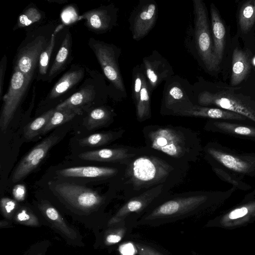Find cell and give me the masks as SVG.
I'll use <instances>...</instances> for the list:
<instances>
[{
    "label": "cell",
    "mask_w": 255,
    "mask_h": 255,
    "mask_svg": "<svg viewBox=\"0 0 255 255\" xmlns=\"http://www.w3.org/2000/svg\"><path fill=\"white\" fill-rule=\"evenodd\" d=\"M127 165L114 166H80L63 169L58 174L67 177L94 178L117 182L123 175Z\"/></svg>",
    "instance_id": "44dd1931"
},
{
    "label": "cell",
    "mask_w": 255,
    "mask_h": 255,
    "mask_svg": "<svg viewBox=\"0 0 255 255\" xmlns=\"http://www.w3.org/2000/svg\"><path fill=\"white\" fill-rule=\"evenodd\" d=\"M55 109H51L29 123L24 128V136L31 139L41 133L52 116Z\"/></svg>",
    "instance_id": "d6a6232c"
},
{
    "label": "cell",
    "mask_w": 255,
    "mask_h": 255,
    "mask_svg": "<svg viewBox=\"0 0 255 255\" xmlns=\"http://www.w3.org/2000/svg\"><path fill=\"white\" fill-rule=\"evenodd\" d=\"M255 218V198H244L242 203L225 213L220 218L221 224L226 227L244 224Z\"/></svg>",
    "instance_id": "cb8c5ba5"
},
{
    "label": "cell",
    "mask_w": 255,
    "mask_h": 255,
    "mask_svg": "<svg viewBox=\"0 0 255 255\" xmlns=\"http://www.w3.org/2000/svg\"><path fill=\"white\" fill-rule=\"evenodd\" d=\"M235 191L232 187L225 191H193L171 193L152 208L144 220L173 218L193 213L221 204L230 198Z\"/></svg>",
    "instance_id": "277c9868"
},
{
    "label": "cell",
    "mask_w": 255,
    "mask_h": 255,
    "mask_svg": "<svg viewBox=\"0 0 255 255\" xmlns=\"http://www.w3.org/2000/svg\"><path fill=\"white\" fill-rule=\"evenodd\" d=\"M32 77H26L14 68L9 88L3 97V104L0 120V129L4 131L26 93Z\"/></svg>",
    "instance_id": "8fae6325"
},
{
    "label": "cell",
    "mask_w": 255,
    "mask_h": 255,
    "mask_svg": "<svg viewBox=\"0 0 255 255\" xmlns=\"http://www.w3.org/2000/svg\"><path fill=\"white\" fill-rule=\"evenodd\" d=\"M210 14L214 58L220 73L226 76L232 38L230 27L226 23L214 3L210 5Z\"/></svg>",
    "instance_id": "ba28073f"
},
{
    "label": "cell",
    "mask_w": 255,
    "mask_h": 255,
    "mask_svg": "<svg viewBox=\"0 0 255 255\" xmlns=\"http://www.w3.org/2000/svg\"><path fill=\"white\" fill-rule=\"evenodd\" d=\"M0 63V96L1 97L3 92L4 78L7 64V58L5 55L3 56Z\"/></svg>",
    "instance_id": "7bdbcfd3"
},
{
    "label": "cell",
    "mask_w": 255,
    "mask_h": 255,
    "mask_svg": "<svg viewBox=\"0 0 255 255\" xmlns=\"http://www.w3.org/2000/svg\"><path fill=\"white\" fill-rule=\"evenodd\" d=\"M15 219L20 223L26 225H35L37 223L36 217L30 211L26 209L19 210L17 213Z\"/></svg>",
    "instance_id": "8d00e7d4"
},
{
    "label": "cell",
    "mask_w": 255,
    "mask_h": 255,
    "mask_svg": "<svg viewBox=\"0 0 255 255\" xmlns=\"http://www.w3.org/2000/svg\"><path fill=\"white\" fill-rule=\"evenodd\" d=\"M140 65L152 92L163 81L174 76L173 68L168 60L156 50L145 56Z\"/></svg>",
    "instance_id": "ac0fdd59"
},
{
    "label": "cell",
    "mask_w": 255,
    "mask_h": 255,
    "mask_svg": "<svg viewBox=\"0 0 255 255\" xmlns=\"http://www.w3.org/2000/svg\"><path fill=\"white\" fill-rule=\"evenodd\" d=\"M120 252L123 255H133L134 249L130 244H127L122 246L120 248Z\"/></svg>",
    "instance_id": "ee69618b"
},
{
    "label": "cell",
    "mask_w": 255,
    "mask_h": 255,
    "mask_svg": "<svg viewBox=\"0 0 255 255\" xmlns=\"http://www.w3.org/2000/svg\"><path fill=\"white\" fill-rule=\"evenodd\" d=\"M145 146L173 159L195 162L203 152L199 137L192 129L179 126L150 125L142 130Z\"/></svg>",
    "instance_id": "3957f363"
},
{
    "label": "cell",
    "mask_w": 255,
    "mask_h": 255,
    "mask_svg": "<svg viewBox=\"0 0 255 255\" xmlns=\"http://www.w3.org/2000/svg\"><path fill=\"white\" fill-rule=\"evenodd\" d=\"M40 209L45 217L54 226L67 237L70 238L73 237L74 234L72 230L65 224L64 220L56 209L47 203L41 205Z\"/></svg>",
    "instance_id": "1f68e13d"
},
{
    "label": "cell",
    "mask_w": 255,
    "mask_h": 255,
    "mask_svg": "<svg viewBox=\"0 0 255 255\" xmlns=\"http://www.w3.org/2000/svg\"><path fill=\"white\" fill-rule=\"evenodd\" d=\"M124 233V230H117L107 236L106 239V242L109 244L117 243L121 240Z\"/></svg>",
    "instance_id": "60d3db41"
},
{
    "label": "cell",
    "mask_w": 255,
    "mask_h": 255,
    "mask_svg": "<svg viewBox=\"0 0 255 255\" xmlns=\"http://www.w3.org/2000/svg\"><path fill=\"white\" fill-rule=\"evenodd\" d=\"M59 138L57 135H51L35 146L20 161L13 172L12 181H19L36 168Z\"/></svg>",
    "instance_id": "ffe728a7"
},
{
    "label": "cell",
    "mask_w": 255,
    "mask_h": 255,
    "mask_svg": "<svg viewBox=\"0 0 255 255\" xmlns=\"http://www.w3.org/2000/svg\"><path fill=\"white\" fill-rule=\"evenodd\" d=\"M118 9L113 4L103 6L85 12L81 18L90 30L97 33L107 32L116 24Z\"/></svg>",
    "instance_id": "603a6c76"
},
{
    "label": "cell",
    "mask_w": 255,
    "mask_h": 255,
    "mask_svg": "<svg viewBox=\"0 0 255 255\" xmlns=\"http://www.w3.org/2000/svg\"><path fill=\"white\" fill-rule=\"evenodd\" d=\"M82 113V111L79 108H65L60 110L55 109L52 116L41 133H45L52 128L69 121L76 116L81 115Z\"/></svg>",
    "instance_id": "4dcf8cb0"
},
{
    "label": "cell",
    "mask_w": 255,
    "mask_h": 255,
    "mask_svg": "<svg viewBox=\"0 0 255 255\" xmlns=\"http://www.w3.org/2000/svg\"><path fill=\"white\" fill-rule=\"evenodd\" d=\"M138 255H162L154 249L146 245L136 243L135 244Z\"/></svg>",
    "instance_id": "f35d334b"
},
{
    "label": "cell",
    "mask_w": 255,
    "mask_h": 255,
    "mask_svg": "<svg viewBox=\"0 0 255 255\" xmlns=\"http://www.w3.org/2000/svg\"><path fill=\"white\" fill-rule=\"evenodd\" d=\"M55 190L66 202L82 210L94 209L105 199V197L90 189L68 183L57 185Z\"/></svg>",
    "instance_id": "2e32d148"
},
{
    "label": "cell",
    "mask_w": 255,
    "mask_h": 255,
    "mask_svg": "<svg viewBox=\"0 0 255 255\" xmlns=\"http://www.w3.org/2000/svg\"><path fill=\"white\" fill-rule=\"evenodd\" d=\"M194 14V41L201 65L212 76L220 73L213 53V42L208 11L202 0H193Z\"/></svg>",
    "instance_id": "8992f818"
},
{
    "label": "cell",
    "mask_w": 255,
    "mask_h": 255,
    "mask_svg": "<svg viewBox=\"0 0 255 255\" xmlns=\"http://www.w3.org/2000/svg\"><path fill=\"white\" fill-rule=\"evenodd\" d=\"M249 61L251 72L249 80L247 83L255 85V50L253 53L250 51Z\"/></svg>",
    "instance_id": "b9f144b4"
},
{
    "label": "cell",
    "mask_w": 255,
    "mask_h": 255,
    "mask_svg": "<svg viewBox=\"0 0 255 255\" xmlns=\"http://www.w3.org/2000/svg\"><path fill=\"white\" fill-rule=\"evenodd\" d=\"M96 92L93 88L86 87L74 93L68 99L58 105L56 110L65 108H79L80 107L92 101Z\"/></svg>",
    "instance_id": "f1b7e54d"
},
{
    "label": "cell",
    "mask_w": 255,
    "mask_h": 255,
    "mask_svg": "<svg viewBox=\"0 0 255 255\" xmlns=\"http://www.w3.org/2000/svg\"><path fill=\"white\" fill-rule=\"evenodd\" d=\"M71 42L70 34L69 32H67L48 74L47 80L49 82H50L64 69L70 55Z\"/></svg>",
    "instance_id": "4316f807"
},
{
    "label": "cell",
    "mask_w": 255,
    "mask_h": 255,
    "mask_svg": "<svg viewBox=\"0 0 255 255\" xmlns=\"http://www.w3.org/2000/svg\"><path fill=\"white\" fill-rule=\"evenodd\" d=\"M240 40L236 34L232 38L227 74L229 76L228 84L232 87L247 83L251 72L250 51L241 45Z\"/></svg>",
    "instance_id": "5bb4252c"
},
{
    "label": "cell",
    "mask_w": 255,
    "mask_h": 255,
    "mask_svg": "<svg viewBox=\"0 0 255 255\" xmlns=\"http://www.w3.org/2000/svg\"><path fill=\"white\" fill-rule=\"evenodd\" d=\"M26 191V188L24 185L17 184L13 187L12 194L15 200L21 201L25 198Z\"/></svg>",
    "instance_id": "ab89813d"
},
{
    "label": "cell",
    "mask_w": 255,
    "mask_h": 255,
    "mask_svg": "<svg viewBox=\"0 0 255 255\" xmlns=\"http://www.w3.org/2000/svg\"><path fill=\"white\" fill-rule=\"evenodd\" d=\"M55 34H52L50 40L40 54L38 62V73L40 76H45L47 73L49 61L55 45Z\"/></svg>",
    "instance_id": "e575fe53"
},
{
    "label": "cell",
    "mask_w": 255,
    "mask_h": 255,
    "mask_svg": "<svg viewBox=\"0 0 255 255\" xmlns=\"http://www.w3.org/2000/svg\"><path fill=\"white\" fill-rule=\"evenodd\" d=\"M176 116L207 118L209 120L251 122L246 117L231 111L196 104L180 112Z\"/></svg>",
    "instance_id": "d4e9b609"
},
{
    "label": "cell",
    "mask_w": 255,
    "mask_h": 255,
    "mask_svg": "<svg viewBox=\"0 0 255 255\" xmlns=\"http://www.w3.org/2000/svg\"><path fill=\"white\" fill-rule=\"evenodd\" d=\"M237 32L243 47L253 53L255 50V0L239 2L236 14Z\"/></svg>",
    "instance_id": "9a60e30c"
},
{
    "label": "cell",
    "mask_w": 255,
    "mask_h": 255,
    "mask_svg": "<svg viewBox=\"0 0 255 255\" xmlns=\"http://www.w3.org/2000/svg\"><path fill=\"white\" fill-rule=\"evenodd\" d=\"M116 114L110 108L101 107L94 109L89 114L86 127L93 129L112 122Z\"/></svg>",
    "instance_id": "f546056e"
},
{
    "label": "cell",
    "mask_w": 255,
    "mask_h": 255,
    "mask_svg": "<svg viewBox=\"0 0 255 255\" xmlns=\"http://www.w3.org/2000/svg\"><path fill=\"white\" fill-rule=\"evenodd\" d=\"M245 198H255V188L251 192L246 194L245 196Z\"/></svg>",
    "instance_id": "f6af8a7d"
},
{
    "label": "cell",
    "mask_w": 255,
    "mask_h": 255,
    "mask_svg": "<svg viewBox=\"0 0 255 255\" xmlns=\"http://www.w3.org/2000/svg\"><path fill=\"white\" fill-rule=\"evenodd\" d=\"M204 128L207 131L255 142V123L252 122L209 120Z\"/></svg>",
    "instance_id": "d6986e66"
},
{
    "label": "cell",
    "mask_w": 255,
    "mask_h": 255,
    "mask_svg": "<svg viewBox=\"0 0 255 255\" xmlns=\"http://www.w3.org/2000/svg\"><path fill=\"white\" fill-rule=\"evenodd\" d=\"M211 168L219 178L232 185V187L236 190L247 191L252 188L251 185L243 179L227 170L217 167H211Z\"/></svg>",
    "instance_id": "836d02e7"
},
{
    "label": "cell",
    "mask_w": 255,
    "mask_h": 255,
    "mask_svg": "<svg viewBox=\"0 0 255 255\" xmlns=\"http://www.w3.org/2000/svg\"><path fill=\"white\" fill-rule=\"evenodd\" d=\"M172 189L167 186L159 185L129 199L111 218L109 225L118 223L131 213L150 210L169 196Z\"/></svg>",
    "instance_id": "30bf717a"
},
{
    "label": "cell",
    "mask_w": 255,
    "mask_h": 255,
    "mask_svg": "<svg viewBox=\"0 0 255 255\" xmlns=\"http://www.w3.org/2000/svg\"><path fill=\"white\" fill-rule=\"evenodd\" d=\"M193 86L178 75H174L165 83L160 106L162 115H177L194 105Z\"/></svg>",
    "instance_id": "52a82bcc"
},
{
    "label": "cell",
    "mask_w": 255,
    "mask_h": 255,
    "mask_svg": "<svg viewBox=\"0 0 255 255\" xmlns=\"http://www.w3.org/2000/svg\"><path fill=\"white\" fill-rule=\"evenodd\" d=\"M193 89L196 105L231 111L255 123V84L232 87L222 81L211 82L200 77Z\"/></svg>",
    "instance_id": "7a4b0ae2"
},
{
    "label": "cell",
    "mask_w": 255,
    "mask_h": 255,
    "mask_svg": "<svg viewBox=\"0 0 255 255\" xmlns=\"http://www.w3.org/2000/svg\"><path fill=\"white\" fill-rule=\"evenodd\" d=\"M89 45L94 52L105 76L114 88L126 97V90L118 62L121 50L114 44L93 38L90 39Z\"/></svg>",
    "instance_id": "9c48e42d"
},
{
    "label": "cell",
    "mask_w": 255,
    "mask_h": 255,
    "mask_svg": "<svg viewBox=\"0 0 255 255\" xmlns=\"http://www.w3.org/2000/svg\"><path fill=\"white\" fill-rule=\"evenodd\" d=\"M145 146L133 147L123 145L86 151L79 154L82 159L108 162L115 165H127L134 157L145 150Z\"/></svg>",
    "instance_id": "e0dca14e"
},
{
    "label": "cell",
    "mask_w": 255,
    "mask_h": 255,
    "mask_svg": "<svg viewBox=\"0 0 255 255\" xmlns=\"http://www.w3.org/2000/svg\"><path fill=\"white\" fill-rule=\"evenodd\" d=\"M46 39L39 36L18 52L15 67L26 77H32L42 52L47 46Z\"/></svg>",
    "instance_id": "7402d4cb"
},
{
    "label": "cell",
    "mask_w": 255,
    "mask_h": 255,
    "mask_svg": "<svg viewBox=\"0 0 255 255\" xmlns=\"http://www.w3.org/2000/svg\"><path fill=\"white\" fill-rule=\"evenodd\" d=\"M131 90L137 120L143 122L150 119L152 92L140 65H136L132 69Z\"/></svg>",
    "instance_id": "4fadbf2b"
},
{
    "label": "cell",
    "mask_w": 255,
    "mask_h": 255,
    "mask_svg": "<svg viewBox=\"0 0 255 255\" xmlns=\"http://www.w3.org/2000/svg\"><path fill=\"white\" fill-rule=\"evenodd\" d=\"M126 132L125 129L114 131L95 133L80 140L79 143L82 146L94 147L110 143L121 138Z\"/></svg>",
    "instance_id": "83f0119b"
},
{
    "label": "cell",
    "mask_w": 255,
    "mask_h": 255,
    "mask_svg": "<svg viewBox=\"0 0 255 255\" xmlns=\"http://www.w3.org/2000/svg\"><path fill=\"white\" fill-rule=\"evenodd\" d=\"M84 75L83 69L71 70L65 73L55 84L48 97L57 98L80 82Z\"/></svg>",
    "instance_id": "484cf974"
},
{
    "label": "cell",
    "mask_w": 255,
    "mask_h": 255,
    "mask_svg": "<svg viewBox=\"0 0 255 255\" xmlns=\"http://www.w3.org/2000/svg\"><path fill=\"white\" fill-rule=\"evenodd\" d=\"M202 153L211 167L223 169L242 179L255 177V153L242 152L212 141L203 147Z\"/></svg>",
    "instance_id": "5b68a950"
},
{
    "label": "cell",
    "mask_w": 255,
    "mask_h": 255,
    "mask_svg": "<svg viewBox=\"0 0 255 255\" xmlns=\"http://www.w3.org/2000/svg\"><path fill=\"white\" fill-rule=\"evenodd\" d=\"M41 16V13L36 8L30 7L19 15L16 27L21 28L28 26L39 21Z\"/></svg>",
    "instance_id": "d590c367"
},
{
    "label": "cell",
    "mask_w": 255,
    "mask_h": 255,
    "mask_svg": "<svg viewBox=\"0 0 255 255\" xmlns=\"http://www.w3.org/2000/svg\"><path fill=\"white\" fill-rule=\"evenodd\" d=\"M158 6L153 0H140L130 15L128 21L132 38L138 41L146 36L154 26Z\"/></svg>",
    "instance_id": "7c38bea8"
},
{
    "label": "cell",
    "mask_w": 255,
    "mask_h": 255,
    "mask_svg": "<svg viewBox=\"0 0 255 255\" xmlns=\"http://www.w3.org/2000/svg\"><path fill=\"white\" fill-rule=\"evenodd\" d=\"M145 146V150L127 164L123 176L113 184L128 200L151 188L165 185L172 188L187 176L190 164L170 158Z\"/></svg>",
    "instance_id": "6da1fadb"
},
{
    "label": "cell",
    "mask_w": 255,
    "mask_h": 255,
    "mask_svg": "<svg viewBox=\"0 0 255 255\" xmlns=\"http://www.w3.org/2000/svg\"><path fill=\"white\" fill-rule=\"evenodd\" d=\"M1 209L4 215L9 217L16 207V202L8 198H2L0 200Z\"/></svg>",
    "instance_id": "74e56055"
}]
</instances>
